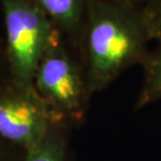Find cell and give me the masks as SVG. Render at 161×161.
<instances>
[{
  "label": "cell",
  "instance_id": "obj_1",
  "mask_svg": "<svg viewBox=\"0 0 161 161\" xmlns=\"http://www.w3.org/2000/svg\"><path fill=\"white\" fill-rule=\"evenodd\" d=\"M152 41L140 6L122 0H90L78 57L91 94L141 64Z\"/></svg>",
  "mask_w": 161,
  "mask_h": 161
},
{
  "label": "cell",
  "instance_id": "obj_2",
  "mask_svg": "<svg viewBox=\"0 0 161 161\" xmlns=\"http://www.w3.org/2000/svg\"><path fill=\"white\" fill-rule=\"evenodd\" d=\"M36 91L60 120H80L91 93L78 56L58 33L38 64Z\"/></svg>",
  "mask_w": 161,
  "mask_h": 161
},
{
  "label": "cell",
  "instance_id": "obj_3",
  "mask_svg": "<svg viewBox=\"0 0 161 161\" xmlns=\"http://www.w3.org/2000/svg\"><path fill=\"white\" fill-rule=\"evenodd\" d=\"M13 84L34 86L38 64L58 34L50 20L25 0H0Z\"/></svg>",
  "mask_w": 161,
  "mask_h": 161
},
{
  "label": "cell",
  "instance_id": "obj_4",
  "mask_svg": "<svg viewBox=\"0 0 161 161\" xmlns=\"http://www.w3.org/2000/svg\"><path fill=\"white\" fill-rule=\"evenodd\" d=\"M58 121L59 117L34 86L13 84L0 91V136L25 151L43 141Z\"/></svg>",
  "mask_w": 161,
  "mask_h": 161
},
{
  "label": "cell",
  "instance_id": "obj_5",
  "mask_svg": "<svg viewBox=\"0 0 161 161\" xmlns=\"http://www.w3.org/2000/svg\"><path fill=\"white\" fill-rule=\"evenodd\" d=\"M39 8L76 56L90 0H25ZM79 58V57H78Z\"/></svg>",
  "mask_w": 161,
  "mask_h": 161
},
{
  "label": "cell",
  "instance_id": "obj_6",
  "mask_svg": "<svg viewBox=\"0 0 161 161\" xmlns=\"http://www.w3.org/2000/svg\"><path fill=\"white\" fill-rule=\"evenodd\" d=\"M140 65L143 68V80L135 104L136 110L161 101V42L147 53Z\"/></svg>",
  "mask_w": 161,
  "mask_h": 161
},
{
  "label": "cell",
  "instance_id": "obj_7",
  "mask_svg": "<svg viewBox=\"0 0 161 161\" xmlns=\"http://www.w3.org/2000/svg\"><path fill=\"white\" fill-rule=\"evenodd\" d=\"M65 142L57 133L50 131L43 141L26 150L24 161H64Z\"/></svg>",
  "mask_w": 161,
  "mask_h": 161
},
{
  "label": "cell",
  "instance_id": "obj_8",
  "mask_svg": "<svg viewBox=\"0 0 161 161\" xmlns=\"http://www.w3.org/2000/svg\"><path fill=\"white\" fill-rule=\"evenodd\" d=\"M141 9L152 40L161 42V0H149Z\"/></svg>",
  "mask_w": 161,
  "mask_h": 161
},
{
  "label": "cell",
  "instance_id": "obj_9",
  "mask_svg": "<svg viewBox=\"0 0 161 161\" xmlns=\"http://www.w3.org/2000/svg\"><path fill=\"white\" fill-rule=\"evenodd\" d=\"M122 1L130 2V3H132V4H135V5L140 6V8H141V6L146 4V3L149 1V0H122Z\"/></svg>",
  "mask_w": 161,
  "mask_h": 161
}]
</instances>
